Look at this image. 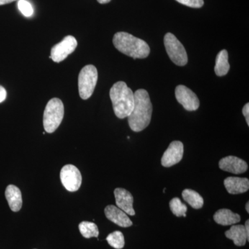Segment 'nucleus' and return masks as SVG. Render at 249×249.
Wrapping results in <instances>:
<instances>
[{"instance_id": "nucleus-13", "label": "nucleus", "mask_w": 249, "mask_h": 249, "mask_svg": "<svg viewBox=\"0 0 249 249\" xmlns=\"http://www.w3.org/2000/svg\"><path fill=\"white\" fill-rule=\"evenodd\" d=\"M106 217L111 222L121 227L127 228L132 226V222L127 214L114 205H109L105 209Z\"/></svg>"}, {"instance_id": "nucleus-18", "label": "nucleus", "mask_w": 249, "mask_h": 249, "mask_svg": "<svg viewBox=\"0 0 249 249\" xmlns=\"http://www.w3.org/2000/svg\"><path fill=\"white\" fill-rule=\"evenodd\" d=\"M230 70L229 63V53L227 51L224 49L218 53L216 58L214 72L218 76H225Z\"/></svg>"}, {"instance_id": "nucleus-3", "label": "nucleus", "mask_w": 249, "mask_h": 249, "mask_svg": "<svg viewBox=\"0 0 249 249\" xmlns=\"http://www.w3.org/2000/svg\"><path fill=\"white\" fill-rule=\"evenodd\" d=\"M113 109L119 119L128 117L133 109L134 94L124 82L119 81L111 87L109 91Z\"/></svg>"}, {"instance_id": "nucleus-26", "label": "nucleus", "mask_w": 249, "mask_h": 249, "mask_svg": "<svg viewBox=\"0 0 249 249\" xmlns=\"http://www.w3.org/2000/svg\"><path fill=\"white\" fill-rule=\"evenodd\" d=\"M6 96H7L6 90L4 88L0 85V103L4 102L5 100H6Z\"/></svg>"}, {"instance_id": "nucleus-2", "label": "nucleus", "mask_w": 249, "mask_h": 249, "mask_svg": "<svg viewBox=\"0 0 249 249\" xmlns=\"http://www.w3.org/2000/svg\"><path fill=\"white\" fill-rule=\"evenodd\" d=\"M113 44L118 51L134 59L147 58L150 53L146 42L128 33H116L113 37Z\"/></svg>"}, {"instance_id": "nucleus-19", "label": "nucleus", "mask_w": 249, "mask_h": 249, "mask_svg": "<svg viewBox=\"0 0 249 249\" xmlns=\"http://www.w3.org/2000/svg\"><path fill=\"white\" fill-rule=\"evenodd\" d=\"M182 196L183 199L193 209H199L203 207L204 199L197 192L191 189H185L183 191Z\"/></svg>"}, {"instance_id": "nucleus-22", "label": "nucleus", "mask_w": 249, "mask_h": 249, "mask_svg": "<svg viewBox=\"0 0 249 249\" xmlns=\"http://www.w3.org/2000/svg\"><path fill=\"white\" fill-rule=\"evenodd\" d=\"M170 208L177 217H186L187 206L183 204L179 198L175 197L170 201Z\"/></svg>"}, {"instance_id": "nucleus-4", "label": "nucleus", "mask_w": 249, "mask_h": 249, "mask_svg": "<svg viewBox=\"0 0 249 249\" xmlns=\"http://www.w3.org/2000/svg\"><path fill=\"white\" fill-rule=\"evenodd\" d=\"M64 117V105L61 100L53 98L46 106L44 111L43 125L46 132L53 133L58 128Z\"/></svg>"}, {"instance_id": "nucleus-9", "label": "nucleus", "mask_w": 249, "mask_h": 249, "mask_svg": "<svg viewBox=\"0 0 249 249\" xmlns=\"http://www.w3.org/2000/svg\"><path fill=\"white\" fill-rule=\"evenodd\" d=\"M175 96L178 102L187 111H196L200 105L196 93L184 85H178L177 87Z\"/></svg>"}, {"instance_id": "nucleus-14", "label": "nucleus", "mask_w": 249, "mask_h": 249, "mask_svg": "<svg viewBox=\"0 0 249 249\" xmlns=\"http://www.w3.org/2000/svg\"><path fill=\"white\" fill-rule=\"evenodd\" d=\"M224 183L228 193L231 195L246 193L249 189V181L247 178L229 177L224 180Z\"/></svg>"}, {"instance_id": "nucleus-15", "label": "nucleus", "mask_w": 249, "mask_h": 249, "mask_svg": "<svg viewBox=\"0 0 249 249\" xmlns=\"http://www.w3.org/2000/svg\"><path fill=\"white\" fill-rule=\"evenodd\" d=\"M6 200L9 203L10 209L14 212H18L22 209V193L17 186L9 185L5 191Z\"/></svg>"}, {"instance_id": "nucleus-11", "label": "nucleus", "mask_w": 249, "mask_h": 249, "mask_svg": "<svg viewBox=\"0 0 249 249\" xmlns=\"http://www.w3.org/2000/svg\"><path fill=\"white\" fill-rule=\"evenodd\" d=\"M219 167L224 171L235 175L245 173L248 170V165L245 160L234 156L224 157L219 162Z\"/></svg>"}, {"instance_id": "nucleus-1", "label": "nucleus", "mask_w": 249, "mask_h": 249, "mask_svg": "<svg viewBox=\"0 0 249 249\" xmlns=\"http://www.w3.org/2000/svg\"><path fill=\"white\" fill-rule=\"evenodd\" d=\"M134 94L133 109L129 114V127L134 132H139L146 128L151 121L152 105L146 90L140 89Z\"/></svg>"}, {"instance_id": "nucleus-21", "label": "nucleus", "mask_w": 249, "mask_h": 249, "mask_svg": "<svg viewBox=\"0 0 249 249\" xmlns=\"http://www.w3.org/2000/svg\"><path fill=\"white\" fill-rule=\"evenodd\" d=\"M106 240L111 247L116 249H121L124 246V234L119 231L111 232L107 236Z\"/></svg>"}, {"instance_id": "nucleus-8", "label": "nucleus", "mask_w": 249, "mask_h": 249, "mask_svg": "<svg viewBox=\"0 0 249 249\" xmlns=\"http://www.w3.org/2000/svg\"><path fill=\"white\" fill-rule=\"evenodd\" d=\"M60 179L64 187L70 192H76L81 186V173L73 165H66L62 168Z\"/></svg>"}, {"instance_id": "nucleus-7", "label": "nucleus", "mask_w": 249, "mask_h": 249, "mask_svg": "<svg viewBox=\"0 0 249 249\" xmlns=\"http://www.w3.org/2000/svg\"><path fill=\"white\" fill-rule=\"evenodd\" d=\"M78 46V42L73 36H67L63 40L52 47L51 50V58L53 62L63 61L69 55L73 53Z\"/></svg>"}, {"instance_id": "nucleus-6", "label": "nucleus", "mask_w": 249, "mask_h": 249, "mask_svg": "<svg viewBox=\"0 0 249 249\" xmlns=\"http://www.w3.org/2000/svg\"><path fill=\"white\" fill-rule=\"evenodd\" d=\"M165 50L168 56L178 66H185L188 62V55L182 44L171 33L165 34L164 37Z\"/></svg>"}, {"instance_id": "nucleus-28", "label": "nucleus", "mask_w": 249, "mask_h": 249, "mask_svg": "<svg viewBox=\"0 0 249 249\" xmlns=\"http://www.w3.org/2000/svg\"><path fill=\"white\" fill-rule=\"evenodd\" d=\"M14 1H16V0H0V6L1 5L9 4V3L13 2Z\"/></svg>"}, {"instance_id": "nucleus-23", "label": "nucleus", "mask_w": 249, "mask_h": 249, "mask_svg": "<svg viewBox=\"0 0 249 249\" xmlns=\"http://www.w3.org/2000/svg\"><path fill=\"white\" fill-rule=\"evenodd\" d=\"M18 7L25 17H31L34 14V9L27 0H19L18 2Z\"/></svg>"}, {"instance_id": "nucleus-16", "label": "nucleus", "mask_w": 249, "mask_h": 249, "mask_svg": "<svg viewBox=\"0 0 249 249\" xmlns=\"http://www.w3.org/2000/svg\"><path fill=\"white\" fill-rule=\"evenodd\" d=\"M214 222L219 225L230 226L237 224L240 222V215L237 213H234L231 210L220 209L214 213Z\"/></svg>"}, {"instance_id": "nucleus-29", "label": "nucleus", "mask_w": 249, "mask_h": 249, "mask_svg": "<svg viewBox=\"0 0 249 249\" xmlns=\"http://www.w3.org/2000/svg\"><path fill=\"white\" fill-rule=\"evenodd\" d=\"M98 2L100 3V4H107V3H109V1H111V0H97Z\"/></svg>"}, {"instance_id": "nucleus-25", "label": "nucleus", "mask_w": 249, "mask_h": 249, "mask_svg": "<svg viewBox=\"0 0 249 249\" xmlns=\"http://www.w3.org/2000/svg\"><path fill=\"white\" fill-rule=\"evenodd\" d=\"M242 113H243L244 116H245L246 121H247V124L249 125V104L247 103L245 106H244L243 109H242Z\"/></svg>"}, {"instance_id": "nucleus-30", "label": "nucleus", "mask_w": 249, "mask_h": 249, "mask_svg": "<svg viewBox=\"0 0 249 249\" xmlns=\"http://www.w3.org/2000/svg\"><path fill=\"white\" fill-rule=\"evenodd\" d=\"M246 210H247V213H249V202L247 203V204H246Z\"/></svg>"}, {"instance_id": "nucleus-12", "label": "nucleus", "mask_w": 249, "mask_h": 249, "mask_svg": "<svg viewBox=\"0 0 249 249\" xmlns=\"http://www.w3.org/2000/svg\"><path fill=\"white\" fill-rule=\"evenodd\" d=\"M114 196L118 208L129 215L134 216L135 214L133 208V196L129 191L124 188H116L114 190Z\"/></svg>"}, {"instance_id": "nucleus-5", "label": "nucleus", "mask_w": 249, "mask_h": 249, "mask_svg": "<svg viewBox=\"0 0 249 249\" xmlns=\"http://www.w3.org/2000/svg\"><path fill=\"white\" fill-rule=\"evenodd\" d=\"M98 80V71L92 65H86L82 69L78 76V91L80 98L88 100L94 91Z\"/></svg>"}, {"instance_id": "nucleus-27", "label": "nucleus", "mask_w": 249, "mask_h": 249, "mask_svg": "<svg viewBox=\"0 0 249 249\" xmlns=\"http://www.w3.org/2000/svg\"><path fill=\"white\" fill-rule=\"evenodd\" d=\"M245 229L246 233H247V242L249 241V221L247 220L245 222Z\"/></svg>"}, {"instance_id": "nucleus-24", "label": "nucleus", "mask_w": 249, "mask_h": 249, "mask_svg": "<svg viewBox=\"0 0 249 249\" xmlns=\"http://www.w3.org/2000/svg\"><path fill=\"white\" fill-rule=\"evenodd\" d=\"M180 4L191 8H201L204 6V0H176Z\"/></svg>"}, {"instance_id": "nucleus-20", "label": "nucleus", "mask_w": 249, "mask_h": 249, "mask_svg": "<svg viewBox=\"0 0 249 249\" xmlns=\"http://www.w3.org/2000/svg\"><path fill=\"white\" fill-rule=\"evenodd\" d=\"M78 228H79L80 233L85 238L98 237L99 235V231H98L97 225L94 223L84 221V222L80 223Z\"/></svg>"}, {"instance_id": "nucleus-17", "label": "nucleus", "mask_w": 249, "mask_h": 249, "mask_svg": "<svg viewBox=\"0 0 249 249\" xmlns=\"http://www.w3.org/2000/svg\"><path fill=\"white\" fill-rule=\"evenodd\" d=\"M225 235L229 240L233 241L234 244L237 247H244L247 243V233L245 226L233 225L225 232Z\"/></svg>"}, {"instance_id": "nucleus-10", "label": "nucleus", "mask_w": 249, "mask_h": 249, "mask_svg": "<svg viewBox=\"0 0 249 249\" xmlns=\"http://www.w3.org/2000/svg\"><path fill=\"white\" fill-rule=\"evenodd\" d=\"M183 144L178 141H175L170 144L161 158V165L169 168L179 163L183 156Z\"/></svg>"}]
</instances>
